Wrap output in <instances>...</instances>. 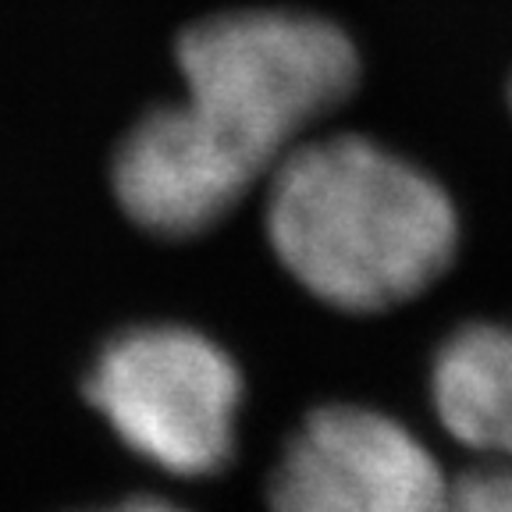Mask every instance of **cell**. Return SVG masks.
<instances>
[{"label":"cell","instance_id":"obj_1","mask_svg":"<svg viewBox=\"0 0 512 512\" xmlns=\"http://www.w3.org/2000/svg\"><path fill=\"white\" fill-rule=\"evenodd\" d=\"M182 104L146 114L114 157V192L139 228L200 235L306 128L360 82L342 25L306 11H228L178 40Z\"/></svg>","mask_w":512,"mask_h":512},{"label":"cell","instance_id":"obj_2","mask_svg":"<svg viewBox=\"0 0 512 512\" xmlns=\"http://www.w3.org/2000/svg\"><path fill=\"white\" fill-rule=\"evenodd\" d=\"M267 235L299 285L345 313H381L431 288L459 249L448 192L388 146L331 136L274 168Z\"/></svg>","mask_w":512,"mask_h":512},{"label":"cell","instance_id":"obj_3","mask_svg":"<svg viewBox=\"0 0 512 512\" xmlns=\"http://www.w3.org/2000/svg\"><path fill=\"white\" fill-rule=\"evenodd\" d=\"M89 402L136 456L178 477H203L232 459L242 377L207 335L153 324L100 352Z\"/></svg>","mask_w":512,"mask_h":512},{"label":"cell","instance_id":"obj_4","mask_svg":"<svg viewBox=\"0 0 512 512\" xmlns=\"http://www.w3.org/2000/svg\"><path fill=\"white\" fill-rule=\"evenodd\" d=\"M452 488L413 431L367 406H320L271 477V512H448Z\"/></svg>","mask_w":512,"mask_h":512},{"label":"cell","instance_id":"obj_5","mask_svg":"<svg viewBox=\"0 0 512 512\" xmlns=\"http://www.w3.org/2000/svg\"><path fill=\"white\" fill-rule=\"evenodd\" d=\"M431 399L452 438L512 459V324H463L438 345Z\"/></svg>","mask_w":512,"mask_h":512},{"label":"cell","instance_id":"obj_6","mask_svg":"<svg viewBox=\"0 0 512 512\" xmlns=\"http://www.w3.org/2000/svg\"><path fill=\"white\" fill-rule=\"evenodd\" d=\"M448 512H512V466L466 473L452 484Z\"/></svg>","mask_w":512,"mask_h":512},{"label":"cell","instance_id":"obj_7","mask_svg":"<svg viewBox=\"0 0 512 512\" xmlns=\"http://www.w3.org/2000/svg\"><path fill=\"white\" fill-rule=\"evenodd\" d=\"M100 512H185L171 502H160V498H132V502H121L111 505V509H100Z\"/></svg>","mask_w":512,"mask_h":512},{"label":"cell","instance_id":"obj_8","mask_svg":"<svg viewBox=\"0 0 512 512\" xmlns=\"http://www.w3.org/2000/svg\"><path fill=\"white\" fill-rule=\"evenodd\" d=\"M509 100H512V86H509Z\"/></svg>","mask_w":512,"mask_h":512}]
</instances>
